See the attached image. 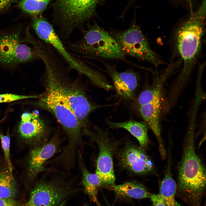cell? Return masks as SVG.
I'll return each instance as SVG.
<instances>
[{"label":"cell","instance_id":"7402d4cb","mask_svg":"<svg viewBox=\"0 0 206 206\" xmlns=\"http://www.w3.org/2000/svg\"><path fill=\"white\" fill-rule=\"evenodd\" d=\"M16 193V184L13 174L5 162L0 163V198L15 199Z\"/></svg>","mask_w":206,"mask_h":206},{"label":"cell","instance_id":"d4e9b609","mask_svg":"<svg viewBox=\"0 0 206 206\" xmlns=\"http://www.w3.org/2000/svg\"><path fill=\"white\" fill-rule=\"evenodd\" d=\"M39 96L23 95L16 94L6 93L0 94V103L9 102L15 101L28 98H38Z\"/></svg>","mask_w":206,"mask_h":206},{"label":"cell","instance_id":"44dd1931","mask_svg":"<svg viewBox=\"0 0 206 206\" xmlns=\"http://www.w3.org/2000/svg\"><path fill=\"white\" fill-rule=\"evenodd\" d=\"M174 69V66L171 64L157 78L156 82L153 86L142 92L138 96L137 105L141 106L152 102L161 96V92L164 82Z\"/></svg>","mask_w":206,"mask_h":206},{"label":"cell","instance_id":"484cf974","mask_svg":"<svg viewBox=\"0 0 206 206\" xmlns=\"http://www.w3.org/2000/svg\"><path fill=\"white\" fill-rule=\"evenodd\" d=\"M0 206H22V205L20 201L15 199L0 198Z\"/></svg>","mask_w":206,"mask_h":206},{"label":"cell","instance_id":"4dcf8cb0","mask_svg":"<svg viewBox=\"0 0 206 206\" xmlns=\"http://www.w3.org/2000/svg\"><path fill=\"white\" fill-rule=\"evenodd\" d=\"M83 206H90L87 204H85Z\"/></svg>","mask_w":206,"mask_h":206},{"label":"cell","instance_id":"ba28073f","mask_svg":"<svg viewBox=\"0 0 206 206\" xmlns=\"http://www.w3.org/2000/svg\"><path fill=\"white\" fill-rule=\"evenodd\" d=\"M23 25L0 30V66L13 69L21 64L40 59L36 50L23 43Z\"/></svg>","mask_w":206,"mask_h":206},{"label":"cell","instance_id":"7a4b0ae2","mask_svg":"<svg viewBox=\"0 0 206 206\" xmlns=\"http://www.w3.org/2000/svg\"><path fill=\"white\" fill-rule=\"evenodd\" d=\"M205 0L197 11L177 29L175 33L177 48L183 62V68L175 85L181 88L186 81L201 48L205 30Z\"/></svg>","mask_w":206,"mask_h":206},{"label":"cell","instance_id":"277c9868","mask_svg":"<svg viewBox=\"0 0 206 206\" xmlns=\"http://www.w3.org/2000/svg\"><path fill=\"white\" fill-rule=\"evenodd\" d=\"M77 41L68 43L69 50L78 56L122 59L125 55L114 37L96 23L82 30Z\"/></svg>","mask_w":206,"mask_h":206},{"label":"cell","instance_id":"9a60e30c","mask_svg":"<svg viewBox=\"0 0 206 206\" xmlns=\"http://www.w3.org/2000/svg\"><path fill=\"white\" fill-rule=\"evenodd\" d=\"M161 96L152 102L139 107V111L146 124L149 126L158 141L159 150L163 158L166 156L161 135L160 124Z\"/></svg>","mask_w":206,"mask_h":206},{"label":"cell","instance_id":"4316f807","mask_svg":"<svg viewBox=\"0 0 206 206\" xmlns=\"http://www.w3.org/2000/svg\"><path fill=\"white\" fill-rule=\"evenodd\" d=\"M149 198L153 206H167L159 194H150Z\"/></svg>","mask_w":206,"mask_h":206},{"label":"cell","instance_id":"ffe728a7","mask_svg":"<svg viewBox=\"0 0 206 206\" xmlns=\"http://www.w3.org/2000/svg\"><path fill=\"white\" fill-rule=\"evenodd\" d=\"M110 189L118 197L140 199L149 198L150 194L141 184L136 182H128L119 185H114Z\"/></svg>","mask_w":206,"mask_h":206},{"label":"cell","instance_id":"e0dca14e","mask_svg":"<svg viewBox=\"0 0 206 206\" xmlns=\"http://www.w3.org/2000/svg\"><path fill=\"white\" fill-rule=\"evenodd\" d=\"M77 160L82 175V183L85 192L97 206H102L98 200L97 196L99 190L103 187L102 181L96 174L91 173L88 171L80 150L78 151Z\"/></svg>","mask_w":206,"mask_h":206},{"label":"cell","instance_id":"603a6c76","mask_svg":"<svg viewBox=\"0 0 206 206\" xmlns=\"http://www.w3.org/2000/svg\"><path fill=\"white\" fill-rule=\"evenodd\" d=\"M51 0H21L19 3L20 8L32 17L41 15Z\"/></svg>","mask_w":206,"mask_h":206},{"label":"cell","instance_id":"8fae6325","mask_svg":"<svg viewBox=\"0 0 206 206\" xmlns=\"http://www.w3.org/2000/svg\"><path fill=\"white\" fill-rule=\"evenodd\" d=\"M97 134L89 130L86 135L96 140L99 148L95 174L102 181L104 187L110 189L115 185V177L112 159V148L106 133L95 128Z\"/></svg>","mask_w":206,"mask_h":206},{"label":"cell","instance_id":"7c38bea8","mask_svg":"<svg viewBox=\"0 0 206 206\" xmlns=\"http://www.w3.org/2000/svg\"><path fill=\"white\" fill-rule=\"evenodd\" d=\"M62 140L60 135L55 134L47 142L33 147L27 161V174L30 180H35L46 170L45 163L57 153Z\"/></svg>","mask_w":206,"mask_h":206},{"label":"cell","instance_id":"5bb4252c","mask_svg":"<svg viewBox=\"0 0 206 206\" xmlns=\"http://www.w3.org/2000/svg\"><path fill=\"white\" fill-rule=\"evenodd\" d=\"M123 166L135 173L144 174L150 171L153 163L144 152L133 145L127 146L121 155Z\"/></svg>","mask_w":206,"mask_h":206},{"label":"cell","instance_id":"f1b7e54d","mask_svg":"<svg viewBox=\"0 0 206 206\" xmlns=\"http://www.w3.org/2000/svg\"><path fill=\"white\" fill-rule=\"evenodd\" d=\"M33 116V112H24L21 115V121L23 122L30 121L32 118Z\"/></svg>","mask_w":206,"mask_h":206},{"label":"cell","instance_id":"30bf717a","mask_svg":"<svg viewBox=\"0 0 206 206\" xmlns=\"http://www.w3.org/2000/svg\"><path fill=\"white\" fill-rule=\"evenodd\" d=\"M113 37L125 55L147 61L156 68L163 63L137 25H133L123 31L116 33Z\"/></svg>","mask_w":206,"mask_h":206},{"label":"cell","instance_id":"d6986e66","mask_svg":"<svg viewBox=\"0 0 206 206\" xmlns=\"http://www.w3.org/2000/svg\"><path fill=\"white\" fill-rule=\"evenodd\" d=\"M176 189L177 184L171 174L169 159L159 193L167 206H181L175 199Z\"/></svg>","mask_w":206,"mask_h":206},{"label":"cell","instance_id":"5b68a950","mask_svg":"<svg viewBox=\"0 0 206 206\" xmlns=\"http://www.w3.org/2000/svg\"><path fill=\"white\" fill-rule=\"evenodd\" d=\"M192 124L188 130L179 169L178 183L181 191L196 199L199 197L205 189L206 170L195 151V125Z\"/></svg>","mask_w":206,"mask_h":206},{"label":"cell","instance_id":"9c48e42d","mask_svg":"<svg viewBox=\"0 0 206 206\" xmlns=\"http://www.w3.org/2000/svg\"><path fill=\"white\" fill-rule=\"evenodd\" d=\"M31 26L40 40L49 44L63 59L70 69L87 76L92 69L69 53L53 25L41 15L32 18Z\"/></svg>","mask_w":206,"mask_h":206},{"label":"cell","instance_id":"ac0fdd59","mask_svg":"<svg viewBox=\"0 0 206 206\" xmlns=\"http://www.w3.org/2000/svg\"><path fill=\"white\" fill-rule=\"evenodd\" d=\"M106 122L111 127L123 128L127 130L136 138L141 147H145L148 144L147 126L145 122L133 120L115 122L108 120Z\"/></svg>","mask_w":206,"mask_h":206},{"label":"cell","instance_id":"6da1fadb","mask_svg":"<svg viewBox=\"0 0 206 206\" xmlns=\"http://www.w3.org/2000/svg\"><path fill=\"white\" fill-rule=\"evenodd\" d=\"M45 66L46 86L53 90L68 107L84 128H88L89 114L104 106L94 104L77 80L71 78L70 70L56 54H46L41 58Z\"/></svg>","mask_w":206,"mask_h":206},{"label":"cell","instance_id":"3957f363","mask_svg":"<svg viewBox=\"0 0 206 206\" xmlns=\"http://www.w3.org/2000/svg\"><path fill=\"white\" fill-rule=\"evenodd\" d=\"M42 173L25 206H56L80 191L78 176L48 169Z\"/></svg>","mask_w":206,"mask_h":206},{"label":"cell","instance_id":"52a82bcc","mask_svg":"<svg viewBox=\"0 0 206 206\" xmlns=\"http://www.w3.org/2000/svg\"><path fill=\"white\" fill-rule=\"evenodd\" d=\"M45 90L33 105L50 113L57 119L66 133L67 146L74 149L83 143L82 135L84 128L75 115L61 98L52 90Z\"/></svg>","mask_w":206,"mask_h":206},{"label":"cell","instance_id":"4fadbf2b","mask_svg":"<svg viewBox=\"0 0 206 206\" xmlns=\"http://www.w3.org/2000/svg\"><path fill=\"white\" fill-rule=\"evenodd\" d=\"M33 116L29 121H21L17 128L20 138L25 143L33 147L45 143L50 139L51 131L39 116V112L34 110Z\"/></svg>","mask_w":206,"mask_h":206},{"label":"cell","instance_id":"cb8c5ba5","mask_svg":"<svg viewBox=\"0 0 206 206\" xmlns=\"http://www.w3.org/2000/svg\"><path fill=\"white\" fill-rule=\"evenodd\" d=\"M0 140L3 152L5 162L10 171L13 173V167L10 158V138L9 135L0 132Z\"/></svg>","mask_w":206,"mask_h":206},{"label":"cell","instance_id":"83f0119b","mask_svg":"<svg viewBox=\"0 0 206 206\" xmlns=\"http://www.w3.org/2000/svg\"><path fill=\"white\" fill-rule=\"evenodd\" d=\"M16 0H0V12L9 8Z\"/></svg>","mask_w":206,"mask_h":206},{"label":"cell","instance_id":"f546056e","mask_svg":"<svg viewBox=\"0 0 206 206\" xmlns=\"http://www.w3.org/2000/svg\"><path fill=\"white\" fill-rule=\"evenodd\" d=\"M67 200H66L64 201L59 205L56 206H64L67 201Z\"/></svg>","mask_w":206,"mask_h":206},{"label":"cell","instance_id":"8992f818","mask_svg":"<svg viewBox=\"0 0 206 206\" xmlns=\"http://www.w3.org/2000/svg\"><path fill=\"white\" fill-rule=\"evenodd\" d=\"M100 0H56L53 5L56 30L62 40H67L76 29L93 15Z\"/></svg>","mask_w":206,"mask_h":206},{"label":"cell","instance_id":"2e32d148","mask_svg":"<svg viewBox=\"0 0 206 206\" xmlns=\"http://www.w3.org/2000/svg\"><path fill=\"white\" fill-rule=\"evenodd\" d=\"M109 73L117 94L124 100L133 99L138 85V78L135 73L129 71L120 72L110 68Z\"/></svg>","mask_w":206,"mask_h":206}]
</instances>
